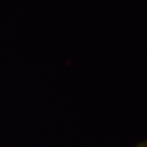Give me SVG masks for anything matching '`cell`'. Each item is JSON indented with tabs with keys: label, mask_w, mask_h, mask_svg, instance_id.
I'll return each instance as SVG.
<instances>
[{
	"label": "cell",
	"mask_w": 147,
	"mask_h": 147,
	"mask_svg": "<svg viewBox=\"0 0 147 147\" xmlns=\"http://www.w3.org/2000/svg\"><path fill=\"white\" fill-rule=\"evenodd\" d=\"M134 147H147V139L146 140H143V142L138 143L137 145H135Z\"/></svg>",
	"instance_id": "obj_1"
}]
</instances>
